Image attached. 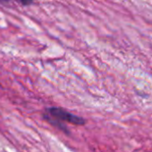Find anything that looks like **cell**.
Here are the masks:
<instances>
[{
  "instance_id": "6da1fadb",
  "label": "cell",
  "mask_w": 152,
  "mask_h": 152,
  "mask_svg": "<svg viewBox=\"0 0 152 152\" xmlns=\"http://www.w3.org/2000/svg\"><path fill=\"white\" fill-rule=\"evenodd\" d=\"M43 119L49 124L56 127V129L64 132L66 134H70L68 127L64 123L71 124L73 125H84L86 121L84 118L70 113L63 107H47L42 115Z\"/></svg>"
},
{
  "instance_id": "7a4b0ae2",
  "label": "cell",
  "mask_w": 152,
  "mask_h": 152,
  "mask_svg": "<svg viewBox=\"0 0 152 152\" xmlns=\"http://www.w3.org/2000/svg\"><path fill=\"white\" fill-rule=\"evenodd\" d=\"M18 1L23 6H30L35 1V0H18Z\"/></svg>"
},
{
  "instance_id": "3957f363",
  "label": "cell",
  "mask_w": 152,
  "mask_h": 152,
  "mask_svg": "<svg viewBox=\"0 0 152 152\" xmlns=\"http://www.w3.org/2000/svg\"><path fill=\"white\" fill-rule=\"evenodd\" d=\"M9 1H11V0H0V2H3V3H7Z\"/></svg>"
}]
</instances>
